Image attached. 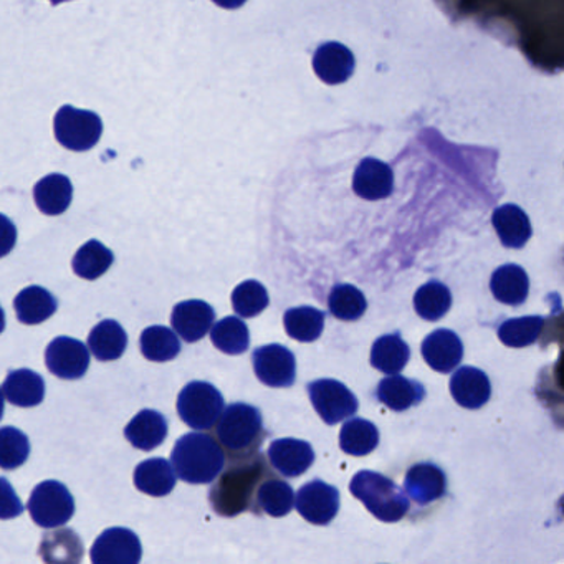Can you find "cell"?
<instances>
[{
    "instance_id": "obj_1",
    "label": "cell",
    "mask_w": 564,
    "mask_h": 564,
    "mask_svg": "<svg viewBox=\"0 0 564 564\" xmlns=\"http://www.w3.org/2000/svg\"><path fill=\"white\" fill-rule=\"evenodd\" d=\"M269 462L260 452L250 457L227 458L226 471H220L210 487L209 501L214 511L226 518L250 510L256 513L257 491L270 475L275 474Z\"/></svg>"
},
{
    "instance_id": "obj_2",
    "label": "cell",
    "mask_w": 564,
    "mask_h": 564,
    "mask_svg": "<svg viewBox=\"0 0 564 564\" xmlns=\"http://www.w3.org/2000/svg\"><path fill=\"white\" fill-rule=\"evenodd\" d=\"M171 458L181 480L193 485L213 484L227 464L226 452L217 437L203 432L183 435L174 445Z\"/></svg>"
},
{
    "instance_id": "obj_3",
    "label": "cell",
    "mask_w": 564,
    "mask_h": 564,
    "mask_svg": "<svg viewBox=\"0 0 564 564\" xmlns=\"http://www.w3.org/2000/svg\"><path fill=\"white\" fill-rule=\"evenodd\" d=\"M216 437L227 458L256 455L267 437L263 419L256 405L234 402L224 409L216 424Z\"/></svg>"
},
{
    "instance_id": "obj_4",
    "label": "cell",
    "mask_w": 564,
    "mask_h": 564,
    "mask_svg": "<svg viewBox=\"0 0 564 564\" xmlns=\"http://www.w3.org/2000/svg\"><path fill=\"white\" fill-rule=\"evenodd\" d=\"M349 490L378 520L394 523L409 511L404 491L378 471L362 470L352 477Z\"/></svg>"
},
{
    "instance_id": "obj_5",
    "label": "cell",
    "mask_w": 564,
    "mask_h": 564,
    "mask_svg": "<svg viewBox=\"0 0 564 564\" xmlns=\"http://www.w3.org/2000/svg\"><path fill=\"white\" fill-rule=\"evenodd\" d=\"M224 409L226 404L223 394L210 382H189L177 398V414L194 431L216 427Z\"/></svg>"
},
{
    "instance_id": "obj_6",
    "label": "cell",
    "mask_w": 564,
    "mask_h": 564,
    "mask_svg": "<svg viewBox=\"0 0 564 564\" xmlns=\"http://www.w3.org/2000/svg\"><path fill=\"white\" fill-rule=\"evenodd\" d=\"M28 510L39 527L58 528L74 517L75 500L70 490L61 481H42L32 491Z\"/></svg>"
},
{
    "instance_id": "obj_7",
    "label": "cell",
    "mask_w": 564,
    "mask_h": 564,
    "mask_svg": "<svg viewBox=\"0 0 564 564\" xmlns=\"http://www.w3.org/2000/svg\"><path fill=\"white\" fill-rule=\"evenodd\" d=\"M55 137L62 147L70 151H88L97 147L104 133V123L97 113L62 107L55 117Z\"/></svg>"
},
{
    "instance_id": "obj_8",
    "label": "cell",
    "mask_w": 564,
    "mask_h": 564,
    "mask_svg": "<svg viewBox=\"0 0 564 564\" xmlns=\"http://www.w3.org/2000/svg\"><path fill=\"white\" fill-rule=\"evenodd\" d=\"M310 401L328 425L339 424L358 411V399L336 379H316L306 386Z\"/></svg>"
},
{
    "instance_id": "obj_9",
    "label": "cell",
    "mask_w": 564,
    "mask_h": 564,
    "mask_svg": "<svg viewBox=\"0 0 564 564\" xmlns=\"http://www.w3.org/2000/svg\"><path fill=\"white\" fill-rule=\"evenodd\" d=\"M253 371L269 388H290L295 384L296 359L282 345L260 346L252 355Z\"/></svg>"
},
{
    "instance_id": "obj_10",
    "label": "cell",
    "mask_w": 564,
    "mask_h": 564,
    "mask_svg": "<svg viewBox=\"0 0 564 564\" xmlns=\"http://www.w3.org/2000/svg\"><path fill=\"white\" fill-rule=\"evenodd\" d=\"M143 556V546L137 533L128 528L104 531L90 551L95 564H137Z\"/></svg>"
},
{
    "instance_id": "obj_11",
    "label": "cell",
    "mask_w": 564,
    "mask_h": 564,
    "mask_svg": "<svg viewBox=\"0 0 564 564\" xmlns=\"http://www.w3.org/2000/svg\"><path fill=\"white\" fill-rule=\"evenodd\" d=\"M295 507L308 523L325 527L338 514V488L323 480L308 481L296 494Z\"/></svg>"
},
{
    "instance_id": "obj_12",
    "label": "cell",
    "mask_w": 564,
    "mask_h": 564,
    "mask_svg": "<svg viewBox=\"0 0 564 564\" xmlns=\"http://www.w3.org/2000/svg\"><path fill=\"white\" fill-rule=\"evenodd\" d=\"M45 365L61 379H80L90 366V352L84 343L68 336H58L45 351Z\"/></svg>"
},
{
    "instance_id": "obj_13",
    "label": "cell",
    "mask_w": 564,
    "mask_h": 564,
    "mask_svg": "<svg viewBox=\"0 0 564 564\" xmlns=\"http://www.w3.org/2000/svg\"><path fill=\"white\" fill-rule=\"evenodd\" d=\"M216 312L204 300H187L174 306L171 323L186 343L203 339L213 329Z\"/></svg>"
},
{
    "instance_id": "obj_14",
    "label": "cell",
    "mask_w": 564,
    "mask_h": 564,
    "mask_svg": "<svg viewBox=\"0 0 564 564\" xmlns=\"http://www.w3.org/2000/svg\"><path fill=\"white\" fill-rule=\"evenodd\" d=\"M267 457L272 467L283 477H300L312 467L315 462V452L308 442L299 441V438H279L270 444Z\"/></svg>"
},
{
    "instance_id": "obj_15",
    "label": "cell",
    "mask_w": 564,
    "mask_h": 564,
    "mask_svg": "<svg viewBox=\"0 0 564 564\" xmlns=\"http://www.w3.org/2000/svg\"><path fill=\"white\" fill-rule=\"evenodd\" d=\"M394 189V174L391 167L375 158H366L356 167L352 191L361 199L379 200L391 196Z\"/></svg>"
},
{
    "instance_id": "obj_16",
    "label": "cell",
    "mask_w": 564,
    "mask_h": 564,
    "mask_svg": "<svg viewBox=\"0 0 564 564\" xmlns=\"http://www.w3.org/2000/svg\"><path fill=\"white\" fill-rule=\"evenodd\" d=\"M425 362L437 372H451L464 358L462 339L451 329H437L422 343Z\"/></svg>"
},
{
    "instance_id": "obj_17",
    "label": "cell",
    "mask_w": 564,
    "mask_h": 564,
    "mask_svg": "<svg viewBox=\"0 0 564 564\" xmlns=\"http://www.w3.org/2000/svg\"><path fill=\"white\" fill-rule=\"evenodd\" d=\"M313 68L325 84H345L355 72V55L339 42H328L313 55Z\"/></svg>"
},
{
    "instance_id": "obj_18",
    "label": "cell",
    "mask_w": 564,
    "mask_h": 564,
    "mask_svg": "<svg viewBox=\"0 0 564 564\" xmlns=\"http://www.w3.org/2000/svg\"><path fill=\"white\" fill-rule=\"evenodd\" d=\"M451 392L462 408L478 409L487 404L490 399V379L480 369L465 366L452 376Z\"/></svg>"
},
{
    "instance_id": "obj_19",
    "label": "cell",
    "mask_w": 564,
    "mask_h": 564,
    "mask_svg": "<svg viewBox=\"0 0 564 564\" xmlns=\"http://www.w3.org/2000/svg\"><path fill=\"white\" fill-rule=\"evenodd\" d=\"M124 437L140 451H154L167 437V421L161 412L144 409L124 429Z\"/></svg>"
},
{
    "instance_id": "obj_20",
    "label": "cell",
    "mask_w": 564,
    "mask_h": 564,
    "mask_svg": "<svg viewBox=\"0 0 564 564\" xmlns=\"http://www.w3.org/2000/svg\"><path fill=\"white\" fill-rule=\"evenodd\" d=\"M405 491L419 505L438 500L447 490L444 470L435 464H417L405 475Z\"/></svg>"
},
{
    "instance_id": "obj_21",
    "label": "cell",
    "mask_w": 564,
    "mask_h": 564,
    "mask_svg": "<svg viewBox=\"0 0 564 564\" xmlns=\"http://www.w3.org/2000/svg\"><path fill=\"white\" fill-rule=\"evenodd\" d=\"M177 477L176 468L166 458H150L134 470V485L150 497H166L176 487Z\"/></svg>"
},
{
    "instance_id": "obj_22",
    "label": "cell",
    "mask_w": 564,
    "mask_h": 564,
    "mask_svg": "<svg viewBox=\"0 0 564 564\" xmlns=\"http://www.w3.org/2000/svg\"><path fill=\"white\" fill-rule=\"evenodd\" d=\"M6 399L19 408H35L45 398V381L32 369H15L6 378L2 386Z\"/></svg>"
},
{
    "instance_id": "obj_23",
    "label": "cell",
    "mask_w": 564,
    "mask_h": 564,
    "mask_svg": "<svg viewBox=\"0 0 564 564\" xmlns=\"http://www.w3.org/2000/svg\"><path fill=\"white\" fill-rule=\"evenodd\" d=\"M491 223H494L501 243L510 249H521L533 232L527 214L514 204H505L495 209Z\"/></svg>"
},
{
    "instance_id": "obj_24",
    "label": "cell",
    "mask_w": 564,
    "mask_h": 564,
    "mask_svg": "<svg viewBox=\"0 0 564 564\" xmlns=\"http://www.w3.org/2000/svg\"><path fill=\"white\" fill-rule=\"evenodd\" d=\"M74 186L64 174H48L34 187V199L41 213L61 216L70 207Z\"/></svg>"
},
{
    "instance_id": "obj_25",
    "label": "cell",
    "mask_w": 564,
    "mask_h": 564,
    "mask_svg": "<svg viewBox=\"0 0 564 564\" xmlns=\"http://www.w3.org/2000/svg\"><path fill=\"white\" fill-rule=\"evenodd\" d=\"M15 313L18 319L24 325H41L45 319L54 316L57 312L58 303L44 286H28L22 290L14 300Z\"/></svg>"
},
{
    "instance_id": "obj_26",
    "label": "cell",
    "mask_w": 564,
    "mask_h": 564,
    "mask_svg": "<svg viewBox=\"0 0 564 564\" xmlns=\"http://www.w3.org/2000/svg\"><path fill=\"white\" fill-rule=\"evenodd\" d=\"M424 398V386L404 378V376L391 375L389 378L382 379L378 386L379 401L392 411H408L412 405L421 404Z\"/></svg>"
},
{
    "instance_id": "obj_27",
    "label": "cell",
    "mask_w": 564,
    "mask_h": 564,
    "mask_svg": "<svg viewBox=\"0 0 564 564\" xmlns=\"http://www.w3.org/2000/svg\"><path fill=\"white\" fill-rule=\"evenodd\" d=\"M88 346L98 361H115L127 351L128 335L115 319H104L91 329Z\"/></svg>"
},
{
    "instance_id": "obj_28",
    "label": "cell",
    "mask_w": 564,
    "mask_h": 564,
    "mask_svg": "<svg viewBox=\"0 0 564 564\" xmlns=\"http://www.w3.org/2000/svg\"><path fill=\"white\" fill-rule=\"evenodd\" d=\"M490 289L498 302L518 306L528 299L530 280L521 267L510 263V265L500 267L491 275Z\"/></svg>"
},
{
    "instance_id": "obj_29",
    "label": "cell",
    "mask_w": 564,
    "mask_h": 564,
    "mask_svg": "<svg viewBox=\"0 0 564 564\" xmlns=\"http://www.w3.org/2000/svg\"><path fill=\"white\" fill-rule=\"evenodd\" d=\"M296 497L292 485L273 474L260 485L257 491L256 513L263 511L270 517H286L295 505Z\"/></svg>"
},
{
    "instance_id": "obj_30",
    "label": "cell",
    "mask_w": 564,
    "mask_h": 564,
    "mask_svg": "<svg viewBox=\"0 0 564 564\" xmlns=\"http://www.w3.org/2000/svg\"><path fill=\"white\" fill-rule=\"evenodd\" d=\"M411 358V349L399 333L376 339L371 349V365L384 375H398Z\"/></svg>"
},
{
    "instance_id": "obj_31",
    "label": "cell",
    "mask_w": 564,
    "mask_h": 564,
    "mask_svg": "<svg viewBox=\"0 0 564 564\" xmlns=\"http://www.w3.org/2000/svg\"><path fill=\"white\" fill-rule=\"evenodd\" d=\"M41 554L47 563H78L84 557V543L74 530L62 528L44 534Z\"/></svg>"
},
{
    "instance_id": "obj_32",
    "label": "cell",
    "mask_w": 564,
    "mask_h": 564,
    "mask_svg": "<svg viewBox=\"0 0 564 564\" xmlns=\"http://www.w3.org/2000/svg\"><path fill=\"white\" fill-rule=\"evenodd\" d=\"M286 335L300 343H313L325 328V313L313 306L290 308L283 316Z\"/></svg>"
},
{
    "instance_id": "obj_33",
    "label": "cell",
    "mask_w": 564,
    "mask_h": 564,
    "mask_svg": "<svg viewBox=\"0 0 564 564\" xmlns=\"http://www.w3.org/2000/svg\"><path fill=\"white\" fill-rule=\"evenodd\" d=\"M379 444V431L372 422L366 419H351L345 422L339 432L341 451L355 457L371 454Z\"/></svg>"
},
{
    "instance_id": "obj_34",
    "label": "cell",
    "mask_w": 564,
    "mask_h": 564,
    "mask_svg": "<svg viewBox=\"0 0 564 564\" xmlns=\"http://www.w3.org/2000/svg\"><path fill=\"white\" fill-rule=\"evenodd\" d=\"M140 348L144 358L154 362L173 361L181 352V341L173 329L154 325L141 333Z\"/></svg>"
},
{
    "instance_id": "obj_35",
    "label": "cell",
    "mask_w": 564,
    "mask_h": 564,
    "mask_svg": "<svg viewBox=\"0 0 564 564\" xmlns=\"http://www.w3.org/2000/svg\"><path fill=\"white\" fill-rule=\"evenodd\" d=\"M113 262V252L107 246L98 240H90L75 253L72 267L80 279L97 280L110 270Z\"/></svg>"
},
{
    "instance_id": "obj_36",
    "label": "cell",
    "mask_w": 564,
    "mask_h": 564,
    "mask_svg": "<svg viewBox=\"0 0 564 564\" xmlns=\"http://www.w3.org/2000/svg\"><path fill=\"white\" fill-rule=\"evenodd\" d=\"M210 339L213 345L226 355H242L250 345L249 326L237 316H227L213 326Z\"/></svg>"
},
{
    "instance_id": "obj_37",
    "label": "cell",
    "mask_w": 564,
    "mask_h": 564,
    "mask_svg": "<svg viewBox=\"0 0 564 564\" xmlns=\"http://www.w3.org/2000/svg\"><path fill=\"white\" fill-rule=\"evenodd\" d=\"M452 293L444 283L437 280L422 285L414 295V308L421 318L437 322L451 310Z\"/></svg>"
},
{
    "instance_id": "obj_38",
    "label": "cell",
    "mask_w": 564,
    "mask_h": 564,
    "mask_svg": "<svg viewBox=\"0 0 564 564\" xmlns=\"http://www.w3.org/2000/svg\"><path fill=\"white\" fill-rule=\"evenodd\" d=\"M328 308L335 318L343 319V322H355L365 315L368 302H366L361 290L341 283L329 293Z\"/></svg>"
},
{
    "instance_id": "obj_39",
    "label": "cell",
    "mask_w": 564,
    "mask_h": 564,
    "mask_svg": "<svg viewBox=\"0 0 564 564\" xmlns=\"http://www.w3.org/2000/svg\"><path fill=\"white\" fill-rule=\"evenodd\" d=\"M544 319L541 316H523V318L507 319L498 328V336L510 348H524L533 345L540 338Z\"/></svg>"
},
{
    "instance_id": "obj_40",
    "label": "cell",
    "mask_w": 564,
    "mask_h": 564,
    "mask_svg": "<svg viewBox=\"0 0 564 564\" xmlns=\"http://www.w3.org/2000/svg\"><path fill=\"white\" fill-rule=\"evenodd\" d=\"M269 292L257 280L240 283L232 292L234 312L242 318H253L269 306Z\"/></svg>"
},
{
    "instance_id": "obj_41",
    "label": "cell",
    "mask_w": 564,
    "mask_h": 564,
    "mask_svg": "<svg viewBox=\"0 0 564 564\" xmlns=\"http://www.w3.org/2000/svg\"><path fill=\"white\" fill-rule=\"evenodd\" d=\"M0 465L4 470L21 467L31 455L28 435L14 427L2 429L0 434Z\"/></svg>"
},
{
    "instance_id": "obj_42",
    "label": "cell",
    "mask_w": 564,
    "mask_h": 564,
    "mask_svg": "<svg viewBox=\"0 0 564 564\" xmlns=\"http://www.w3.org/2000/svg\"><path fill=\"white\" fill-rule=\"evenodd\" d=\"M2 490H4V507H2V518H12L21 514L24 508H22L18 495H15L14 490L9 487L8 480H2Z\"/></svg>"
},
{
    "instance_id": "obj_43",
    "label": "cell",
    "mask_w": 564,
    "mask_h": 564,
    "mask_svg": "<svg viewBox=\"0 0 564 564\" xmlns=\"http://www.w3.org/2000/svg\"><path fill=\"white\" fill-rule=\"evenodd\" d=\"M219 8L224 9H239L246 4L247 0H213Z\"/></svg>"
},
{
    "instance_id": "obj_44",
    "label": "cell",
    "mask_w": 564,
    "mask_h": 564,
    "mask_svg": "<svg viewBox=\"0 0 564 564\" xmlns=\"http://www.w3.org/2000/svg\"><path fill=\"white\" fill-rule=\"evenodd\" d=\"M61 2H64V0H52V4H61Z\"/></svg>"
}]
</instances>
